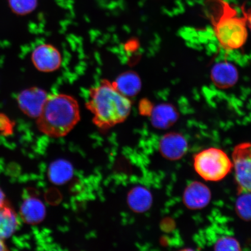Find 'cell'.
Masks as SVG:
<instances>
[{
  "instance_id": "8fae6325",
  "label": "cell",
  "mask_w": 251,
  "mask_h": 251,
  "mask_svg": "<svg viewBox=\"0 0 251 251\" xmlns=\"http://www.w3.org/2000/svg\"><path fill=\"white\" fill-rule=\"evenodd\" d=\"M150 117L153 127L159 129H166L177 122L179 114L174 105L170 103H162L153 106Z\"/></svg>"
},
{
  "instance_id": "7c38bea8",
  "label": "cell",
  "mask_w": 251,
  "mask_h": 251,
  "mask_svg": "<svg viewBox=\"0 0 251 251\" xmlns=\"http://www.w3.org/2000/svg\"><path fill=\"white\" fill-rule=\"evenodd\" d=\"M46 215L45 205L36 197H30L25 199L21 206V217L27 224H39L45 219Z\"/></svg>"
},
{
  "instance_id": "52a82bcc",
  "label": "cell",
  "mask_w": 251,
  "mask_h": 251,
  "mask_svg": "<svg viewBox=\"0 0 251 251\" xmlns=\"http://www.w3.org/2000/svg\"><path fill=\"white\" fill-rule=\"evenodd\" d=\"M48 94L46 91L38 87L30 88L19 94V107L28 117L37 118L42 112Z\"/></svg>"
},
{
  "instance_id": "5bb4252c",
  "label": "cell",
  "mask_w": 251,
  "mask_h": 251,
  "mask_svg": "<svg viewBox=\"0 0 251 251\" xmlns=\"http://www.w3.org/2000/svg\"><path fill=\"white\" fill-rule=\"evenodd\" d=\"M18 225L17 213L9 203L0 208V240H4L12 236Z\"/></svg>"
},
{
  "instance_id": "6da1fadb",
  "label": "cell",
  "mask_w": 251,
  "mask_h": 251,
  "mask_svg": "<svg viewBox=\"0 0 251 251\" xmlns=\"http://www.w3.org/2000/svg\"><path fill=\"white\" fill-rule=\"evenodd\" d=\"M86 108L92 113L96 126L106 130L126 120L132 103L111 81L103 79L89 90Z\"/></svg>"
},
{
  "instance_id": "9a60e30c",
  "label": "cell",
  "mask_w": 251,
  "mask_h": 251,
  "mask_svg": "<svg viewBox=\"0 0 251 251\" xmlns=\"http://www.w3.org/2000/svg\"><path fill=\"white\" fill-rule=\"evenodd\" d=\"M127 201L133 211L141 213L146 212L150 208L152 199L151 194L146 188L137 187L128 194Z\"/></svg>"
},
{
  "instance_id": "e0dca14e",
  "label": "cell",
  "mask_w": 251,
  "mask_h": 251,
  "mask_svg": "<svg viewBox=\"0 0 251 251\" xmlns=\"http://www.w3.org/2000/svg\"><path fill=\"white\" fill-rule=\"evenodd\" d=\"M37 0H9V6L14 13L26 15L37 7Z\"/></svg>"
},
{
  "instance_id": "ac0fdd59",
  "label": "cell",
  "mask_w": 251,
  "mask_h": 251,
  "mask_svg": "<svg viewBox=\"0 0 251 251\" xmlns=\"http://www.w3.org/2000/svg\"><path fill=\"white\" fill-rule=\"evenodd\" d=\"M237 201V211L240 217L247 221H251V193L242 192Z\"/></svg>"
},
{
  "instance_id": "ba28073f",
  "label": "cell",
  "mask_w": 251,
  "mask_h": 251,
  "mask_svg": "<svg viewBox=\"0 0 251 251\" xmlns=\"http://www.w3.org/2000/svg\"><path fill=\"white\" fill-rule=\"evenodd\" d=\"M211 79L216 87L227 89L233 87L238 80L237 68L226 61L216 63L211 69Z\"/></svg>"
},
{
  "instance_id": "603a6c76",
  "label": "cell",
  "mask_w": 251,
  "mask_h": 251,
  "mask_svg": "<svg viewBox=\"0 0 251 251\" xmlns=\"http://www.w3.org/2000/svg\"><path fill=\"white\" fill-rule=\"evenodd\" d=\"M7 246L4 242V240H0V251H8Z\"/></svg>"
},
{
  "instance_id": "ffe728a7",
  "label": "cell",
  "mask_w": 251,
  "mask_h": 251,
  "mask_svg": "<svg viewBox=\"0 0 251 251\" xmlns=\"http://www.w3.org/2000/svg\"><path fill=\"white\" fill-rule=\"evenodd\" d=\"M12 125L9 119L5 116L0 115V131L4 134H9L12 131Z\"/></svg>"
},
{
  "instance_id": "3957f363",
  "label": "cell",
  "mask_w": 251,
  "mask_h": 251,
  "mask_svg": "<svg viewBox=\"0 0 251 251\" xmlns=\"http://www.w3.org/2000/svg\"><path fill=\"white\" fill-rule=\"evenodd\" d=\"M207 9L220 46L227 51L243 47L249 37L244 17L224 0H209Z\"/></svg>"
},
{
  "instance_id": "7402d4cb",
  "label": "cell",
  "mask_w": 251,
  "mask_h": 251,
  "mask_svg": "<svg viewBox=\"0 0 251 251\" xmlns=\"http://www.w3.org/2000/svg\"><path fill=\"white\" fill-rule=\"evenodd\" d=\"M8 203L7 200L5 199V194L0 188V208H2L3 206Z\"/></svg>"
},
{
  "instance_id": "277c9868",
  "label": "cell",
  "mask_w": 251,
  "mask_h": 251,
  "mask_svg": "<svg viewBox=\"0 0 251 251\" xmlns=\"http://www.w3.org/2000/svg\"><path fill=\"white\" fill-rule=\"evenodd\" d=\"M194 166L204 180L218 181L226 176L233 164L224 151L209 148L197 153L194 158Z\"/></svg>"
},
{
  "instance_id": "7a4b0ae2",
  "label": "cell",
  "mask_w": 251,
  "mask_h": 251,
  "mask_svg": "<svg viewBox=\"0 0 251 251\" xmlns=\"http://www.w3.org/2000/svg\"><path fill=\"white\" fill-rule=\"evenodd\" d=\"M80 119V106L74 97L65 94L49 95L37 126L43 134L62 137L73 129Z\"/></svg>"
},
{
  "instance_id": "8992f818",
  "label": "cell",
  "mask_w": 251,
  "mask_h": 251,
  "mask_svg": "<svg viewBox=\"0 0 251 251\" xmlns=\"http://www.w3.org/2000/svg\"><path fill=\"white\" fill-rule=\"evenodd\" d=\"M31 61L37 70L52 72L58 70L62 64V56L59 50L49 44L37 46L31 54Z\"/></svg>"
},
{
  "instance_id": "4fadbf2b",
  "label": "cell",
  "mask_w": 251,
  "mask_h": 251,
  "mask_svg": "<svg viewBox=\"0 0 251 251\" xmlns=\"http://www.w3.org/2000/svg\"><path fill=\"white\" fill-rule=\"evenodd\" d=\"M113 84L119 92L128 98L137 95L142 86L139 75L131 71L119 75Z\"/></svg>"
},
{
  "instance_id": "9c48e42d",
  "label": "cell",
  "mask_w": 251,
  "mask_h": 251,
  "mask_svg": "<svg viewBox=\"0 0 251 251\" xmlns=\"http://www.w3.org/2000/svg\"><path fill=\"white\" fill-rule=\"evenodd\" d=\"M159 151L165 158L177 160L183 157L188 149L187 141L177 133L166 134L159 142Z\"/></svg>"
},
{
  "instance_id": "2e32d148",
  "label": "cell",
  "mask_w": 251,
  "mask_h": 251,
  "mask_svg": "<svg viewBox=\"0 0 251 251\" xmlns=\"http://www.w3.org/2000/svg\"><path fill=\"white\" fill-rule=\"evenodd\" d=\"M73 170L70 164L62 160L56 161L50 166L49 177L50 181L56 184H62L70 179Z\"/></svg>"
},
{
  "instance_id": "d6986e66",
  "label": "cell",
  "mask_w": 251,
  "mask_h": 251,
  "mask_svg": "<svg viewBox=\"0 0 251 251\" xmlns=\"http://www.w3.org/2000/svg\"><path fill=\"white\" fill-rule=\"evenodd\" d=\"M216 251H240V244L234 237L223 236L220 237L214 244Z\"/></svg>"
},
{
  "instance_id": "44dd1931",
  "label": "cell",
  "mask_w": 251,
  "mask_h": 251,
  "mask_svg": "<svg viewBox=\"0 0 251 251\" xmlns=\"http://www.w3.org/2000/svg\"><path fill=\"white\" fill-rule=\"evenodd\" d=\"M243 17L246 21L248 28H249L251 32V8L246 9L244 7L242 8Z\"/></svg>"
},
{
  "instance_id": "5b68a950",
  "label": "cell",
  "mask_w": 251,
  "mask_h": 251,
  "mask_svg": "<svg viewBox=\"0 0 251 251\" xmlns=\"http://www.w3.org/2000/svg\"><path fill=\"white\" fill-rule=\"evenodd\" d=\"M235 180L242 192L251 193V143L235 146L233 152Z\"/></svg>"
},
{
  "instance_id": "30bf717a",
  "label": "cell",
  "mask_w": 251,
  "mask_h": 251,
  "mask_svg": "<svg viewBox=\"0 0 251 251\" xmlns=\"http://www.w3.org/2000/svg\"><path fill=\"white\" fill-rule=\"evenodd\" d=\"M211 194L208 187L200 182L188 185L184 193V203L191 209H200L209 203Z\"/></svg>"
}]
</instances>
